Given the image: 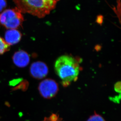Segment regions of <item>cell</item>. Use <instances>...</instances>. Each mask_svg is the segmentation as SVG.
<instances>
[{"label":"cell","mask_w":121,"mask_h":121,"mask_svg":"<svg viewBox=\"0 0 121 121\" xmlns=\"http://www.w3.org/2000/svg\"><path fill=\"white\" fill-rule=\"evenodd\" d=\"M30 70L31 75L37 79L43 78L48 75L49 72L47 65L42 61L33 63L31 65Z\"/></svg>","instance_id":"5b68a950"},{"label":"cell","mask_w":121,"mask_h":121,"mask_svg":"<svg viewBox=\"0 0 121 121\" xmlns=\"http://www.w3.org/2000/svg\"><path fill=\"white\" fill-rule=\"evenodd\" d=\"M59 0H13L21 12L42 18L50 14Z\"/></svg>","instance_id":"6da1fadb"},{"label":"cell","mask_w":121,"mask_h":121,"mask_svg":"<svg viewBox=\"0 0 121 121\" xmlns=\"http://www.w3.org/2000/svg\"><path fill=\"white\" fill-rule=\"evenodd\" d=\"M114 90L117 93L121 92V83L120 81L116 83L114 85Z\"/></svg>","instance_id":"7c38bea8"},{"label":"cell","mask_w":121,"mask_h":121,"mask_svg":"<svg viewBox=\"0 0 121 121\" xmlns=\"http://www.w3.org/2000/svg\"><path fill=\"white\" fill-rule=\"evenodd\" d=\"M24 21L22 13L17 7L6 9L0 14V26L8 29L18 28L22 26Z\"/></svg>","instance_id":"3957f363"},{"label":"cell","mask_w":121,"mask_h":121,"mask_svg":"<svg viewBox=\"0 0 121 121\" xmlns=\"http://www.w3.org/2000/svg\"><path fill=\"white\" fill-rule=\"evenodd\" d=\"M39 90L40 95L46 99H50L55 96L58 90V85L52 79L42 81L39 84Z\"/></svg>","instance_id":"277c9868"},{"label":"cell","mask_w":121,"mask_h":121,"mask_svg":"<svg viewBox=\"0 0 121 121\" xmlns=\"http://www.w3.org/2000/svg\"><path fill=\"white\" fill-rule=\"evenodd\" d=\"M23 80L22 78H18L11 80L9 83V85L11 87H15L19 84Z\"/></svg>","instance_id":"8fae6325"},{"label":"cell","mask_w":121,"mask_h":121,"mask_svg":"<svg viewBox=\"0 0 121 121\" xmlns=\"http://www.w3.org/2000/svg\"><path fill=\"white\" fill-rule=\"evenodd\" d=\"M10 49V46L0 36V55L8 51Z\"/></svg>","instance_id":"ba28073f"},{"label":"cell","mask_w":121,"mask_h":121,"mask_svg":"<svg viewBox=\"0 0 121 121\" xmlns=\"http://www.w3.org/2000/svg\"><path fill=\"white\" fill-rule=\"evenodd\" d=\"M55 70L63 81L64 85L77 79L79 73V65L75 59L69 56L63 55L56 60Z\"/></svg>","instance_id":"7a4b0ae2"},{"label":"cell","mask_w":121,"mask_h":121,"mask_svg":"<svg viewBox=\"0 0 121 121\" xmlns=\"http://www.w3.org/2000/svg\"><path fill=\"white\" fill-rule=\"evenodd\" d=\"M7 5L6 0H0V12L6 7Z\"/></svg>","instance_id":"4fadbf2b"},{"label":"cell","mask_w":121,"mask_h":121,"mask_svg":"<svg viewBox=\"0 0 121 121\" xmlns=\"http://www.w3.org/2000/svg\"><path fill=\"white\" fill-rule=\"evenodd\" d=\"M87 121H105V120L102 116L96 114L90 117Z\"/></svg>","instance_id":"30bf717a"},{"label":"cell","mask_w":121,"mask_h":121,"mask_svg":"<svg viewBox=\"0 0 121 121\" xmlns=\"http://www.w3.org/2000/svg\"><path fill=\"white\" fill-rule=\"evenodd\" d=\"M22 34L16 29L7 30L5 34V41L8 45H13L21 41Z\"/></svg>","instance_id":"52a82bcc"},{"label":"cell","mask_w":121,"mask_h":121,"mask_svg":"<svg viewBox=\"0 0 121 121\" xmlns=\"http://www.w3.org/2000/svg\"><path fill=\"white\" fill-rule=\"evenodd\" d=\"M12 60L16 66L20 68L25 67L30 63V57L26 51L20 50L15 53Z\"/></svg>","instance_id":"8992f818"},{"label":"cell","mask_w":121,"mask_h":121,"mask_svg":"<svg viewBox=\"0 0 121 121\" xmlns=\"http://www.w3.org/2000/svg\"><path fill=\"white\" fill-rule=\"evenodd\" d=\"M28 86V83L26 80H23L18 85L13 88V90H21L22 91H25L27 89Z\"/></svg>","instance_id":"9c48e42d"}]
</instances>
